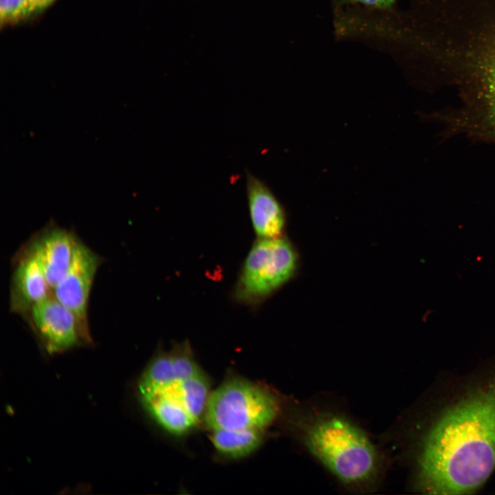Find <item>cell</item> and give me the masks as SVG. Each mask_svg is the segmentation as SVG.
Wrapping results in <instances>:
<instances>
[{
	"mask_svg": "<svg viewBox=\"0 0 495 495\" xmlns=\"http://www.w3.org/2000/svg\"><path fill=\"white\" fill-rule=\"evenodd\" d=\"M495 469V375L447 408L423 436L416 485L423 492L463 494Z\"/></svg>",
	"mask_w": 495,
	"mask_h": 495,
	"instance_id": "cell-1",
	"label": "cell"
},
{
	"mask_svg": "<svg viewBox=\"0 0 495 495\" xmlns=\"http://www.w3.org/2000/svg\"><path fill=\"white\" fill-rule=\"evenodd\" d=\"M290 407V432L341 486L363 494L379 488L385 473V456L349 414L318 400L302 401Z\"/></svg>",
	"mask_w": 495,
	"mask_h": 495,
	"instance_id": "cell-2",
	"label": "cell"
},
{
	"mask_svg": "<svg viewBox=\"0 0 495 495\" xmlns=\"http://www.w3.org/2000/svg\"><path fill=\"white\" fill-rule=\"evenodd\" d=\"M297 265V254L287 239H257L241 265L232 299L250 308L258 307L292 278Z\"/></svg>",
	"mask_w": 495,
	"mask_h": 495,
	"instance_id": "cell-3",
	"label": "cell"
},
{
	"mask_svg": "<svg viewBox=\"0 0 495 495\" xmlns=\"http://www.w3.org/2000/svg\"><path fill=\"white\" fill-rule=\"evenodd\" d=\"M280 410V401L273 393L247 380L233 377L209 395L206 420L213 430L263 429Z\"/></svg>",
	"mask_w": 495,
	"mask_h": 495,
	"instance_id": "cell-4",
	"label": "cell"
},
{
	"mask_svg": "<svg viewBox=\"0 0 495 495\" xmlns=\"http://www.w3.org/2000/svg\"><path fill=\"white\" fill-rule=\"evenodd\" d=\"M101 262L100 256L78 238L72 264L65 275L52 289V296L74 314L82 332L91 341L89 300Z\"/></svg>",
	"mask_w": 495,
	"mask_h": 495,
	"instance_id": "cell-5",
	"label": "cell"
},
{
	"mask_svg": "<svg viewBox=\"0 0 495 495\" xmlns=\"http://www.w3.org/2000/svg\"><path fill=\"white\" fill-rule=\"evenodd\" d=\"M27 316L44 350L50 354L92 342L74 314L52 295L34 305Z\"/></svg>",
	"mask_w": 495,
	"mask_h": 495,
	"instance_id": "cell-6",
	"label": "cell"
},
{
	"mask_svg": "<svg viewBox=\"0 0 495 495\" xmlns=\"http://www.w3.org/2000/svg\"><path fill=\"white\" fill-rule=\"evenodd\" d=\"M245 177L249 215L257 239L282 237L286 226L282 204L261 179L247 170Z\"/></svg>",
	"mask_w": 495,
	"mask_h": 495,
	"instance_id": "cell-7",
	"label": "cell"
},
{
	"mask_svg": "<svg viewBox=\"0 0 495 495\" xmlns=\"http://www.w3.org/2000/svg\"><path fill=\"white\" fill-rule=\"evenodd\" d=\"M77 239L72 232L51 226L39 233L27 246L37 259L52 289L68 271Z\"/></svg>",
	"mask_w": 495,
	"mask_h": 495,
	"instance_id": "cell-8",
	"label": "cell"
},
{
	"mask_svg": "<svg viewBox=\"0 0 495 495\" xmlns=\"http://www.w3.org/2000/svg\"><path fill=\"white\" fill-rule=\"evenodd\" d=\"M52 295L40 264L26 247L16 263L11 280L10 310L27 316L31 309Z\"/></svg>",
	"mask_w": 495,
	"mask_h": 495,
	"instance_id": "cell-9",
	"label": "cell"
},
{
	"mask_svg": "<svg viewBox=\"0 0 495 495\" xmlns=\"http://www.w3.org/2000/svg\"><path fill=\"white\" fill-rule=\"evenodd\" d=\"M137 388L144 408L164 429L181 434L190 429L196 421L188 414L177 396L175 384Z\"/></svg>",
	"mask_w": 495,
	"mask_h": 495,
	"instance_id": "cell-10",
	"label": "cell"
},
{
	"mask_svg": "<svg viewBox=\"0 0 495 495\" xmlns=\"http://www.w3.org/2000/svg\"><path fill=\"white\" fill-rule=\"evenodd\" d=\"M263 429L214 430L212 441L215 448L230 457L246 456L256 450L263 439Z\"/></svg>",
	"mask_w": 495,
	"mask_h": 495,
	"instance_id": "cell-11",
	"label": "cell"
},
{
	"mask_svg": "<svg viewBox=\"0 0 495 495\" xmlns=\"http://www.w3.org/2000/svg\"><path fill=\"white\" fill-rule=\"evenodd\" d=\"M208 388V381L202 373L179 381L175 384L177 397L196 422L206 407L209 397Z\"/></svg>",
	"mask_w": 495,
	"mask_h": 495,
	"instance_id": "cell-12",
	"label": "cell"
},
{
	"mask_svg": "<svg viewBox=\"0 0 495 495\" xmlns=\"http://www.w3.org/2000/svg\"><path fill=\"white\" fill-rule=\"evenodd\" d=\"M30 22L28 0H0V28Z\"/></svg>",
	"mask_w": 495,
	"mask_h": 495,
	"instance_id": "cell-13",
	"label": "cell"
},
{
	"mask_svg": "<svg viewBox=\"0 0 495 495\" xmlns=\"http://www.w3.org/2000/svg\"><path fill=\"white\" fill-rule=\"evenodd\" d=\"M396 1L397 0H334V2L336 6L361 4L380 10H390Z\"/></svg>",
	"mask_w": 495,
	"mask_h": 495,
	"instance_id": "cell-14",
	"label": "cell"
},
{
	"mask_svg": "<svg viewBox=\"0 0 495 495\" xmlns=\"http://www.w3.org/2000/svg\"><path fill=\"white\" fill-rule=\"evenodd\" d=\"M58 0H28L30 22L41 16Z\"/></svg>",
	"mask_w": 495,
	"mask_h": 495,
	"instance_id": "cell-15",
	"label": "cell"
}]
</instances>
